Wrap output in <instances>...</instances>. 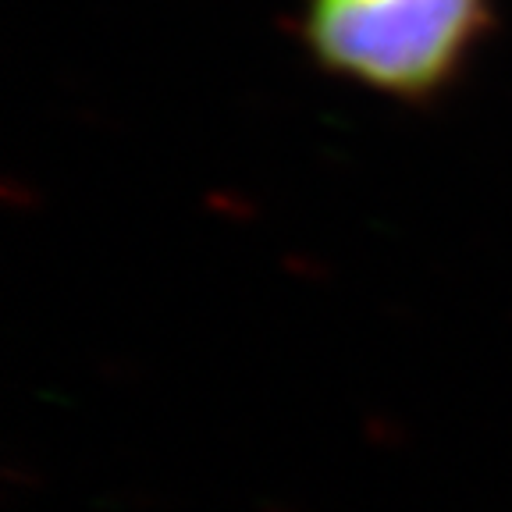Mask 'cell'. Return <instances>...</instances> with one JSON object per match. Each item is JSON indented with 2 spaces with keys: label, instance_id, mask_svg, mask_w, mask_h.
I'll return each instance as SVG.
<instances>
[{
  "label": "cell",
  "instance_id": "6da1fadb",
  "mask_svg": "<svg viewBox=\"0 0 512 512\" xmlns=\"http://www.w3.org/2000/svg\"><path fill=\"white\" fill-rule=\"evenodd\" d=\"M484 25V0H313L320 61L392 93H431Z\"/></svg>",
  "mask_w": 512,
  "mask_h": 512
}]
</instances>
